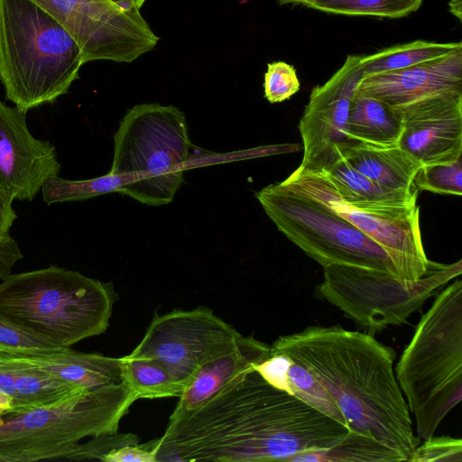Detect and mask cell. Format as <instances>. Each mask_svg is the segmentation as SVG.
Here are the masks:
<instances>
[{"label": "cell", "instance_id": "1", "mask_svg": "<svg viewBox=\"0 0 462 462\" xmlns=\"http://www.w3.org/2000/svg\"><path fill=\"white\" fill-rule=\"evenodd\" d=\"M348 431L251 369L152 442L156 462L290 461L331 448Z\"/></svg>", "mask_w": 462, "mask_h": 462}, {"label": "cell", "instance_id": "2", "mask_svg": "<svg viewBox=\"0 0 462 462\" xmlns=\"http://www.w3.org/2000/svg\"><path fill=\"white\" fill-rule=\"evenodd\" d=\"M271 352L308 369L329 393L349 430L377 440L410 462L420 439L394 374L392 347L370 333L315 325L279 337Z\"/></svg>", "mask_w": 462, "mask_h": 462}, {"label": "cell", "instance_id": "3", "mask_svg": "<svg viewBox=\"0 0 462 462\" xmlns=\"http://www.w3.org/2000/svg\"><path fill=\"white\" fill-rule=\"evenodd\" d=\"M85 63L68 30L32 0H0V80L27 112L66 94Z\"/></svg>", "mask_w": 462, "mask_h": 462}, {"label": "cell", "instance_id": "4", "mask_svg": "<svg viewBox=\"0 0 462 462\" xmlns=\"http://www.w3.org/2000/svg\"><path fill=\"white\" fill-rule=\"evenodd\" d=\"M0 282V314L60 347L106 332L117 295L111 282L51 265Z\"/></svg>", "mask_w": 462, "mask_h": 462}, {"label": "cell", "instance_id": "5", "mask_svg": "<svg viewBox=\"0 0 462 462\" xmlns=\"http://www.w3.org/2000/svg\"><path fill=\"white\" fill-rule=\"evenodd\" d=\"M420 439L433 436L462 399V282L442 290L421 316L395 368Z\"/></svg>", "mask_w": 462, "mask_h": 462}, {"label": "cell", "instance_id": "6", "mask_svg": "<svg viewBox=\"0 0 462 462\" xmlns=\"http://www.w3.org/2000/svg\"><path fill=\"white\" fill-rule=\"evenodd\" d=\"M135 398L125 382L81 392L57 404L0 411V462L70 459L87 439L118 431Z\"/></svg>", "mask_w": 462, "mask_h": 462}, {"label": "cell", "instance_id": "7", "mask_svg": "<svg viewBox=\"0 0 462 462\" xmlns=\"http://www.w3.org/2000/svg\"><path fill=\"white\" fill-rule=\"evenodd\" d=\"M190 147L180 108L159 103L134 106L114 134L108 172L122 180L117 193L148 206L170 204L183 181Z\"/></svg>", "mask_w": 462, "mask_h": 462}, {"label": "cell", "instance_id": "8", "mask_svg": "<svg viewBox=\"0 0 462 462\" xmlns=\"http://www.w3.org/2000/svg\"><path fill=\"white\" fill-rule=\"evenodd\" d=\"M462 273V261L430 260L417 281L402 280L383 271L346 264L323 267L318 294L370 334L405 323L426 300Z\"/></svg>", "mask_w": 462, "mask_h": 462}, {"label": "cell", "instance_id": "9", "mask_svg": "<svg viewBox=\"0 0 462 462\" xmlns=\"http://www.w3.org/2000/svg\"><path fill=\"white\" fill-rule=\"evenodd\" d=\"M255 197L278 230L322 267L346 264L397 271L385 251L354 225L319 202L270 184Z\"/></svg>", "mask_w": 462, "mask_h": 462}, {"label": "cell", "instance_id": "10", "mask_svg": "<svg viewBox=\"0 0 462 462\" xmlns=\"http://www.w3.org/2000/svg\"><path fill=\"white\" fill-rule=\"evenodd\" d=\"M286 189L310 198L376 242L392 260L398 278L417 281L430 263L421 240L420 207L365 208L342 199L323 172L297 168L283 181Z\"/></svg>", "mask_w": 462, "mask_h": 462}, {"label": "cell", "instance_id": "11", "mask_svg": "<svg viewBox=\"0 0 462 462\" xmlns=\"http://www.w3.org/2000/svg\"><path fill=\"white\" fill-rule=\"evenodd\" d=\"M240 336L209 309L174 310L155 314L132 353L161 364L185 391L199 369L230 350Z\"/></svg>", "mask_w": 462, "mask_h": 462}, {"label": "cell", "instance_id": "12", "mask_svg": "<svg viewBox=\"0 0 462 462\" xmlns=\"http://www.w3.org/2000/svg\"><path fill=\"white\" fill-rule=\"evenodd\" d=\"M32 1L68 30L85 63L98 60L132 62L159 41L139 9H124L111 0Z\"/></svg>", "mask_w": 462, "mask_h": 462}, {"label": "cell", "instance_id": "13", "mask_svg": "<svg viewBox=\"0 0 462 462\" xmlns=\"http://www.w3.org/2000/svg\"><path fill=\"white\" fill-rule=\"evenodd\" d=\"M361 55H348L332 77L315 87L299 124L303 158L298 168L321 172L341 159V152L356 143L347 134L351 97L363 78Z\"/></svg>", "mask_w": 462, "mask_h": 462}, {"label": "cell", "instance_id": "14", "mask_svg": "<svg viewBox=\"0 0 462 462\" xmlns=\"http://www.w3.org/2000/svg\"><path fill=\"white\" fill-rule=\"evenodd\" d=\"M26 113L0 100V188L21 201L32 200L60 170L55 146L31 134Z\"/></svg>", "mask_w": 462, "mask_h": 462}, {"label": "cell", "instance_id": "15", "mask_svg": "<svg viewBox=\"0 0 462 462\" xmlns=\"http://www.w3.org/2000/svg\"><path fill=\"white\" fill-rule=\"evenodd\" d=\"M403 130L399 146L420 165L462 157V92H449L397 107Z\"/></svg>", "mask_w": 462, "mask_h": 462}, {"label": "cell", "instance_id": "16", "mask_svg": "<svg viewBox=\"0 0 462 462\" xmlns=\"http://www.w3.org/2000/svg\"><path fill=\"white\" fill-rule=\"evenodd\" d=\"M358 90L400 107L449 92H462V48L418 65L364 76Z\"/></svg>", "mask_w": 462, "mask_h": 462}, {"label": "cell", "instance_id": "17", "mask_svg": "<svg viewBox=\"0 0 462 462\" xmlns=\"http://www.w3.org/2000/svg\"><path fill=\"white\" fill-rule=\"evenodd\" d=\"M270 351L271 346L254 336L241 335L230 350L208 361L199 369L179 397L168 423L183 420L203 406L233 378L263 361Z\"/></svg>", "mask_w": 462, "mask_h": 462}, {"label": "cell", "instance_id": "18", "mask_svg": "<svg viewBox=\"0 0 462 462\" xmlns=\"http://www.w3.org/2000/svg\"><path fill=\"white\" fill-rule=\"evenodd\" d=\"M12 354L61 380L85 389L125 382L122 357L83 353L70 347Z\"/></svg>", "mask_w": 462, "mask_h": 462}, {"label": "cell", "instance_id": "19", "mask_svg": "<svg viewBox=\"0 0 462 462\" xmlns=\"http://www.w3.org/2000/svg\"><path fill=\"white\" fill-rule=\"evenodd\" d=\"M340 157L385 190L419 191L414 179L421 165L399 144L379 146L358 143L345 148Z\"/></svg>", "mask_w": 462, "mask_h": 462}, {"label": "cell", "instance_id": "20", "mask_svg": "<svg viewBox=\"0 0 462 462\" xmlns=\"http://www.w3.org/2000/svg\"><path fill=\"white\" fill-rule=\"evenodd\" d=\"M346 128L356 143L393 146L399 143L403 121L397 107L356 88L349 103Z\"/></svg>", "mask_w": 462, "mask_h": 462}, {"label": "cell", "instance_id": "21", "mask_svg": "<svg viewBox=\"0 0 462 462\" xmlns=\"http://www.w3.org/2000/svg\"><path fill=\"white\" fill-rule=\"evenodd\" d=\"M15 377V394L10 411H26L61 402L86 390L48 373L22 357L0 351Z\"/></svg>", "mask_w": 462, "mask_h": 462}, {"label": "cell", "instance_id": "22", "mask_svg": "<svg viewBox=\"0 0 462 462\" xmlns=\"http://www.w3.org/2000/svg\"><path fill=\"white\" fill-rule=\"evenodd\" d=\"M323 172L339 197L350 205L365 208H392L417 205L419 191H388L351 167L344 159Z\"/></svg>", "mask_w": 462, "mask_h": 462}, {"label": "cell", "instance_id": "23", "mask_svg": "<svg viewBox=\"0 0 462 462\" xmlns=\"http://www.w3.org/2000/svg\"><path fill=\"white\" fill-rule=\"evenodd\" d=\"M462 48L459 42L439 43L427 41H414L392 46L374 54L361 55L363 77L409 68L444 57Z\"/></svg>", "mask_w": 462, "mask_h": 462}, {"label": "cell", "instance_id": "24", "mask_svg": "<svg viewBox=\"0 0 462 462\" xmlns=\"http://www.w3.org/2000/svg\"><path fill=\"white\" fill-rule=\"evenodd\" d=\"M123 358L124 381L135 400L180 397L184 387L158 362L133 354Z\"/></svg>", "mask_w": 462, "mask_h": 462}, {"label": "cell", "instance_id": "25", "mask_svg": "<svg viewBox=\"0 0 462 462\" xmlns=\"http://www.w3.org/2000/svg\"><path fill=\"white\" fill-rule=\"evenodd\" d=\"M294 462H404L393 449L365 435L349 430L336 445L292 457Z\"/></svg>", "mask_w": 462, "mask_h": 462}, {"label": "cell", "instance_id": "26", "mask_svg": "<svg viewBox=\"0 0 462 462\" xmlns=\"http://www.w3.org/2000/svg\"><path fill=\"white\" fill-rule=\"evenodd\" d=\"M423 0H304L305 7L348 16L400 18L420 8Z\"/></svg>", "mask_w": 462, "mask_h": 462}, {"label": "cell", "instance_id": "27", "mask_svg": "<svg viewBox=\"0 0 462 462\" xmlns=\"http://www.w3.org/2000/svg\"><path fill=\"white\" fill-rule=\"evenodd\" d=\"M122 185L119 177L107 172L88 180H67L59 176L50 178L41 191L43 201L54 204L91 199L99 195L118 192Z\"/></svg>", "mask_w": 462, "mask_h": 462}, {"label": "cell", "instance_id": "28", "mask_svg": "<svg viewBox=\"0 0 462 462\" xmlns=\"http://www.w3.org/2000/svg\"><path fill=\"white\" fill-rule=\"evenodd\" d=\"M284 391L347 427L340 410L323 384L308 369L291 358Z\"/></svg>", "mask_w": 462, "mask_h": 462}, {"label": "cell", "instance_id": "29", "mask_svg": "<svg viewBox=\"0 0 462 462\" xmlns=\"http://www.w3.org/2000/svg\"><path fill=\"white\" fill-rule=\"evenodd\" d=\"M418 190L443 195L462 194V157L449 163L421 165L415 176Z\"/></svg>", "mask_w": 462, "mask_h": 462}, {"label": "cell", "instance_id": "30", "mask_svg": "<svg viewBox=\"0 0 462 462\" xmlns=\"http://www.w3.org/2000/svg\"><path fill=\"white\" fill-rule=\"evenodd\" d=\"M62 348L0 314V351L30 352Z\"/></svg>", "mask_w": 462, "mask_h": 462}, {"label": "cell", "instance_id": "31", "mask_svg": "<svg viewBox=\"0 0 462 462\" xmlns=\"http://www.w3.org/2000/svg\"><path fill=\"white\" fill-rule=\"evenodd\" d=\"M300 81L293 66L284 61L267 65L264 74V97L272 104L289 99L300 90Z\"/></svg>", "mask_w": 462, "mask_h": 462}, {"label": "cell", "instance_id": "32", "mask_svg": "<svg viewBox=\"0 0 462 462\" xmlns=\"http://www.w3.org/2000/svg\"><path fill=\"white\" fill-rule=\"evenodd\" d=\"M415 448L410 462H461L462 440L449 436L434 435Z\"/></svg>", "mask_w": 462, "mask_h": 462}, {"label": "cell", "instance_id": "33", "mask_svg": "<svg viewBox=\"0 0 462 462\" xmlns=\"http://www.w3.org/2000/svg\"><path fill=\"white\" fill-rule=\"evenodd\" d=\"M139 442L138 437L132 433H115L90 438L80 443L71 460L99 459L112 450L124 445Z\"/></svg>", "mask_w": 462, "mask_h": 462}, {"label": "cell", "instance_id": "34", "mask_svg": "<svg viewBox=\"0 0 462 462\" xmlns=\"http://www.w3.org/2000/svg\"><path fill=\"white\" fill-rule=\"evenodd\" d=\"M106 462H156V452L152 441L130 443L109 452L103 459Z\"/></svg>", "mask_w": 462, "mask_h": 462}, {"label": "cell", "instance_id": "35", "mask_svg": "<svg viewBox=\"0 0 462 462\" xmlns=\"http://www.w3.org/2000/svg\"><path fill=\"white\" fill-rule=\"evenodd\" d=\"M23 258V254L10 236L0 237V280L9 274L13 266Z\"/></svg>", "mask_w": 462, "mask_h": 462}, {"label": "cell", "instance_id": "36", "mask_svg": "<svg viewBox=\"0 0 462 462\" xmlns=\"http://www.w3.org/2000/svg\"><path fill=\"white\" fill-rule=\"evenodd\" d=\"M14 199L6 190L0 188V237L9 236L10 228L17 218L13 208Z\"/></svg>", "mask_w": 462, "mask_h": 462}, {"label": "cell", "instance_id": "37", "mask_svg": "<svg viewBox=\"0 0 462 462\" xmlns=\"http://www.w3.org/2000/svg\"><path fill=\"white\" fill-rule=\"evenodd\" d=\"M124 9H140L145 0H111Z\"/></svg>", "mask_w": 462, "mask_h": 462}, {"label": "cell", "instance_id": "38", "mask_svg": "<svg viewBox=\"0 0 462 462\" xmlns=\"http://www.w3.org/2000/svg\"><path fill=\"white\" fill-rule=\"evenodd\" d=\"M449 11L450 13L456 16L459 21H461V6H462V0H450L448 3Z\"/></svg>", "mask_w": 462, "mask_h": 462}, {"label": "cell", "instance_id": "39", "mask_svg": "<svg viewBox=\"0 0 462 462\" xmlns=\"http://www.w3.org/2000/svg\"><path fill=\"white\" fill-rule=\"evenodd\" d=\"M11 409V399L6 395L0 393V410H10Z\"/></svg>", "mask_w": 462, "mask_h": 462}, {"label": "cell", "instance_id": "40", "mask_svg": "<svg viewBox=\"0 0 462 462\" xmlns=\"http://www.w3.org/2000/svg\"><path fill=\"white\" fill-rule=\"evenodd\" d=\"M279 5H288V4H292V5H301L304 0H277Z\"/></svg>", "mask_w": 462, "mask_h": 462}, {"label": "cell", "instance_id": "41", "mask_svg": "<svg viewBox=\"0 0 462 462\" xmlns=\"http://www.w3.org/2000/svg\"><path fill=\"white\" fill-rule=\"evenodd\" d=\"M2 411V410H0V411Z\"/></svg>", "mask_w": 462, "mask_h": 462}]
</instances>
